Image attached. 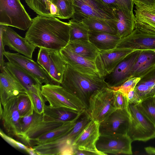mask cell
<instances>
[{"instance_id": "7bdbcfd3", "label": "cell", "mask_w": 155, "mask_h": 155, "mask_svg": "<svg viewBox=\"0 0 155 155\" xmlns=\"http://www.w3.org/2000/svg\"><path fill=\"white\" fill-rule=\"evenodd\" d=\"M134 2L141 3L144 5L155 7V0H133Z\"/></svg>"}, {"instance_id": "4dcf8cb0", "label": "cell", "mask_w": 155, "mask_h": 155, "mask_svg": "<svg viewBox=\"0 0 155 155\" xmlns=\"http://www.w3.org/2000/svg\"><path fill=\"white\" fill-rule=\"evenodd\" d=\"M139 110L155 126V94L136 105Z\"/></svg>"}, {"instance_id": "ac0fdd59", "label": "cell", "mask_w": 155, "mask_h": 155, "mask_svg": "<svg viewBox=\"0 0 155 155\" xmlns=\"http://www.w3.org/2000/svg\"><path fill=\"white\" fill-rule=\"evenodd\" d=\"M0 74V104L19 95L28 93L26 90L4 66Z\"/></svg>"}, {"instance_id": "d6a6232c", "label": "cell", "mask_w": 155, "mask_h": 155, "mask_svg": "<svg viewBox=\"0 0 155 155\" xmlns=\"http://www.w3.org/2000/svg\"><path fill=\"white\" fill-rule=\"evenodd\" d=\"M52 3L57 9L58 18L68 19L74 15L75 12L73 0H52Z\"/></svg>"}, {"instance_id": "7c38bea8", "label": "cell", "mask_w": 155, "mask_h": 155, "mask_svg": "<svg viewBox=\"0 0 155 155\" xmlns=\"http://www.w3.org/2000/svg\"><path fill=\"white\" fill-rule=\"evenodd\" d=\"M134 52L117 48L99 50L95 63L100 76L104 77L111 72L121 61Z\"/></svg>"}, {"instance_id": "f546056e", "label": "cell", "mask_w": 155, "mask_h": 155, "mask_svg": "<svg viewBox=\"0 0 155 155\" xmlns=\"http://www.w3.org/2000/svg\"><path fill=\"white\" fill-rule=\"evenodd\" d=\"M82 111L79 112H72L53 108L49 105H46L43 114L45 116L52 120L66 122L73 120Z\"/></svg>"}, {"instance_id": "8d00e7d4", "label": "cell", "mask_w": 155, "mask_h": 155, "mask_svg": "<svg viewBox=\"0 0 155 155\" xmlns=\"http://www.w3.org/2000/svg\"><path fill=\"white\" fill-rule=\"evenodd\" d=\"M50 52L44 48H40L38 54L37 61L49 74L50 71Z\"/></svg>"}, {"instance_id": "5bb4252c", "label": "cell", "mask_w": 155, "mask_h": 155, "mask_svg": "<svg viewBox=\"0 0 155 155\" xmlns=\"http://www.w3.org/2000/svg\"><path fill=\"white\" fill-rule=\"evenodd\" d=\"M100 135L99 123L92 120L76 137L72 147L74 149L89 152L93 155H104L96 147Z\"/></svg>"}, {"instance_id": "83f0119b", "label": "cell", "mask_w": 155, "mask_h": 155, "mask_svg": "<svg viewBox=\"0 0 155 155\" xmlns=\"http://www.w3.org/2000/svg\"><path fill=\"white\" fill-rule=\"evenodd\" d=\"M134 3L136 5L135 21L155 26V7L138 2Z\"/></svg>"}, {"instance_id": "d4e9b609", "label": "cell", "mask_w": 155, "mask_h": 155, "mask_svg": "<svg viewBox=\"0 0 155 155\" xmlns=\"http://www.w3.org/2000/svg\"><path fill=\"white\" fill-rule=\"evenodd\" d=\"M50 67L49 75L54 84L61 85L67 64L60 51L50 52Z\"/></svg>"}, {"instance_id": "6da1fadb", "label": "cell", "mask_w": 155, "mask_h": 155, "mask_svg": "<svg viewBox=\"0 0 155 155\" xmlns=\"http://www.w3.org/2000/svg\"><path fill=\"white\" fill-rule=\"evenodd\" d=\"M70 30L68 23L52 16L38 15L32 19L25 38L36 47L60 51L70 41Z\"/></svg>"}, {"instance_id": "4fadbf2b", "label": "cell", "mask_w": 155, "mask_h": 155, "mask_svg": "<svg viewBox=\"0 0 155 155\" xmlns=\"http://www.w3.org/2000/svg\"><path fill=\"white\" fill-rule=\"evenodd\" d=\"M141 51H135L128 55L117 65L111 72L104 77L108 87L112 89L118 87L132 78L134 66Z\"/></svg>"}, {"instance_id": "7402d4cb", "label": "cell", "mask_w": 155, "mask_h": 155, "mask_svg": "<svg viewBox=\"0 0 155 155\" xmlns=\"http://www.w3.org/2000/svg\"><path fill=\"white\" fill-rule=\"evenodd\" d=\"M5 66L28 93L41 89L42 84L35 77L21 68L9 61L5 62Z\"/></svg>"}, {"instance_id": "603a6c76", "label": "cell", "mask_w": 155, "mask_h": 155, "mask_svg": "<svg viewBox=\"0 0 155 155\" xmlns=\"http://www.w3.org/2000/svg\"><path fill=\"white\" fill-rule=\"evenodd\" d=\"M116 21L117 35L120 38L130 34L134 29L135 15L133 10L126 9H115Z\"/></svg>"}, {"instance_id": "2e32d148", "label": "cell", "mask_w": 155, "mask_h": 155, "mask_svg": "<svg viewBox=\"0 0 155 155\" xmlns=\"http://www.w3.org/2000/svg\"><path fill=\"white\" fill-rule=\"evenodd\" d=\"M0 37L4 46L32 59L36 47L29 42L25 38L18 34L8 26L0 25Z\"/></svg>"}, {"instance_id": "9a60e30c", "label": "cell", "mask_w": 155, "mask_h": 155, "mask_svg": "<svg viewBox=\"0 0 155 155\" xmlns=\"http://www.w3.org/2000/svg\"><path fill=\"white\" fill-rule=\"evenodd\" d=\"M4 55L9 62L21 68L35 77L40 83L45 84H54L53 81L46 71L37 62L19 53L5 51Z\"/></svg>"}, {"instance_id": "d6986e66", "label": "cell", "mask_w": 155, "mask_h": 155, "mask_svg": "<svg viewBox=\"0 0 155 155\" xmlns=\"http://www.w3.org/2000/svg\"><path fill=\"white\" fill-rule=\"evenodd\" d=\"M60 52L66 64L75 69L87 74L99 75L94 61L83 57L66 47L62 49Z\"/></svg>"}, {"instance_id": "ab89813d", "label": "cell", "mask_w": 155, "mask_h": 155, "mask_svg": "<svg viewBox=\"0 0 155 155\" xmlns=\"http://www.w3.org/2000/svg\"><path fill=\"white\" fill-rule=\"evenodd\" d=\"M135 89L141 100L155 94L152 89L140 80L136 85Z\"/></svg>"}, {"instance_id": "9c48e42d", "label": "cell", "mask_w": 155, "mask_h": 155, "mask_svg": "<svg viewBox=\"0 0 155 155\" xmlns=\"http://www.w3.org/2000/svg\"><path fill=\"white\" fill-rule=\"evenodd\" d=\"M133 140L127 134H101L96 143L97 150L104 155L133 154Z\"/></svg>"}, {"instance_id": "1f68e13d", "label": "cell", "mask_w": 155, "mask_h": 155, "mask_svg": "<svg viewBox=\"0 0 155 155\" xmlns=\"http://www.w3.org/2000/svg\"><path fill=\"white\" fill-rule=\"evenodd\" d=\"M17 107L21 118L31 115L34 113L33 101L28 93L18 96Z\"/></svg>"}, {"instance_id": "e0dca14e", "label": "cell", "mask_w": 155, "mask_h": 155, "mask_svg": "<svg viewBox=\"0 0 155 155\" xmlns=\"http://www.w3.org/2000/svg\"><path fill=\"white\" fill-rule=\"evenodd\" d=\"M65 122L52 120L43 114H38L34 123L23 133L20 140L28 146L31 139L57 128Z\"/></svg>"}, {"instance_id": "30bf717a", "label": "cell", "mask_w": 155, "mask_h": 155, "mask_svg": "<svg viewBox=\"0 0 155 155\" xmlns=\"http://www.w3.org/2000/svg\"><path fill=\"white\" fill-rule=\"evenodd\" d=\"M17 97L8 100L2 105L1 104L0 116L8 135L20 139L23 132L18 109Z\"/></svg>"}, {"instance_id": "4316f807", "label": "cell", "mask_w": 155, "mask_h": 155, "mask_svg": "<svg viewBox=\"0 0 155 155\" xmlns=\"http://www.w3.org/2000/svg\"><path fill=\"white\" fill-rule=\"evenodd\" d=\"M80 21L85 24L90 31L117 35L116 21L92 17L84 18Z\"/></svg>"}, {"instance_id": "74e56055", "label": "cell", "mask_w": 155, "mask_h": 155, "mask_svg": "<svg viewBox=\"0 0 155 155\" xmlns=\"http://www.w3.org/2000/svg\"><path fill=\"white\" fill-rule=\"evenodd\" d=\"M140 80L141 78L140 77H132L127 80L120 86L112 89L120 91L126 96L130 91L135 88Z\"/></svg>"}, {"instance_id": "836d02e7", "label": "cell", "mask_w": 155, "mask_h": 155, "mask_svg": "<svg viewBox=\"0 0 155 155\" xmlns=\"http://www.w3.org/2000/svg\"><path fill=\"white\" fill-rule=\"evenodd\" d=\"M28 5L38 15H50L52 0H25Z\"/></svg>"}, {"instance_id": "d590c367", "label": "cell", "mask_w": 155, "mask_h": 155, "mask_svg": "<svg viewBox=\"0 0 155 155\" xmlns=\"http://www.w3.org/2000/svg\"><path fill=\"white\" fill-rule=\"evenodd\" d=\"M114 9H126L133 10V0H102Z\"/></svg>"}, {"instance_id": "5b68a950", "label": "cell", "mask_w": 155, "mask_h": 155, "mask_svg": "<svg viewBox=\"0 0 155 155\" xmlns=\"http://www.w3.org/2000/svg\"><path fill=\"white\" fill-rule=\"evenodd\" d=\"M32 21L20 0H0V25L25 31Z\"/></svg>"}, {"instance_id": "60d3db41", "label": "cell", "mask_w": 155, "mask_h": 155, "mask_svg": "<svg viewBox=\"0 0 155 155\" xmlns=\"http://www.w3.org/2000/svg\"><path fill=\"white\" fill-rule=\"evenodd\" d=\"M0 134L1 137L6 142L14 148L25 150L26 152L29 150L30 147L25 145L15 140L9 135H7L1 129Z\"/></svg>"}, {"instance_id": "ffe728a7", "label": "cell", "mask_w": 155, "mask_h": 155, "mask_svg": "<svg viewBox=\"0 0 155 155\" xmlns=\"http://www.w3.org/2000/svg\"><path fill=\"white\" fill-rule=\"evenodd\" d=\"M84 110L73 120L65 122L57 128L38 137L31 139L29 142L28 146L32 147L49 143L64 136L73 128L77 120Z\"/></svg>"}, {"instance_id": "8fae6325", "label": "cell", "mask_w": 155, "mask_h": 155, "mask_svg": "<svg viewBox=\"0 0 155 155\" xmlns=\"http://www.w3.org/2000/svg\"><path fill=\"white\" fill-rule=\"evenodd\" d=\"M130 120L128 108L117 109L99 123L101 134H127Z\"/></svg>"}, {"instance_id": "7a4b0ae2", "label": "cell", "mask_w": 155, "mask_h": 155, "mask_svg": "<svg viewBox=\"0 0 155 155\" xmlns=\"http://www.w3.org/2000/svg\"><path fill=\"white\" fill-rule=\"evenodd\" d=\"M61 85L81 101L86 109L93 94L97 90L108 87L104 77L82 73L68 64Z\"/></svg>"}, {"instance_id": "ba28073f", "label": "cell", "mask_w": 155, "mask_h": 155, "mask_svg": "<svg viewBox=\"0 0 155 155\" xmlns=\"http://www.w3.org/2000/svg\"><path fill=\"white\" fill-rule=\"evenodd\" d=\"M75 13L72 18L80 20L92 17L116 21L114 10L102 0H73Z\"/></svg>"}, {"instance_id": "3957f363", "label": "cell", "mask_w": 155, "mask_h": 155, "mask_svg": "<svg viewBox=\"0 0 155 155\" xmlns=\"http://www.w3.org/2000/svg\"><path fill=\"white\" fill-rule=\"evenodd\" d=\"M116 48L133 51L155 52V26L144 23L135 22L132 33L121 38Z\"/></svg>"}, {"instance_id": "52a82bcc", "label": "cell", "mask_w": 155, "mask_h": 155, "mask_svg": "<svg viewBox=\"0 0 155 155\" xmlns=\"http://www.w3.org/2000/svg\"><path fill=\"white\" fill-rule=\"evenodd\" d=\"M128 108L130 120L127 134L133 141L146 142L155 138V126L136 105L129 104Z\"/></svg>"}, {"instance_id": "f35d334b", "label": "cell", "mask_w": 155, "mask_h": 155, "mask_svg": "<svg viewBox=\"0 0 155 155\" xmlns=\"http://www.w3.org/2000/svg\"><path fill=\"white\" fill-rule=\"evenodd\" d=\"M114 91V105L115 107L120 109L128 108L129 104L127 96L120 91Z\"/></svg>"}, {"instance_id": "f1b7e54d", "label": "cell", "mask_w": 155, "mask_h": 155, "mask_svg": "<svg viewBox=\"0 0 155 155\" xmlns=\"http://www.w3.org/2000/svg\"><path fill=\"white\" fill-rule=\"evenodd\" d=\"M68 23L70 26V41L89 40V30L85 24L73 18L69 20Z\"/></svg>"}, {"instance_id": "277c9868", "label": "cell", "mask_w": 155, "mask_h": 155, "mask_svg": "<svg viewBox=\"0 0 155 155\" xmlns=\"http://www.w3.org/2000/svg\"><path fill=\"white\" fill-rule=\"evenodd\" d=\"M41 91L45 101L52 108L77 112L86 109L81 101L61 85L45 84L42 85Z\"/></svg>"}, {"instance_id": "44dd1931", "label": "cell", "mask_w": 155, "mask_h": 155, "mask_svg": "<svg viewBox=\"0 0 155 155\" xmlns=\"http://www.w3.org/2000/svg\"><path fill=\"white\" fill-rule=\"evenodd\" d=\"M155 72V52L141 51L133 69L132 78L143 79Z\"/></svg>"}, {"instance_id": "484cf974", "label": "cell", "mask_w": 155, "mask_h": 155, "mask_svg": "<svg viewBox=\"0 0 155 155\" xmlns=\"http://www.w3.org/2000/svg\"><path fill=\"white\" fill-rule=\"evenodd\" d=\"M66 47L76 54L94 61L99 51L89 40L69 41Z\"/></svg>"}, {"instance_id": "b9f144b4", "label": "cell", "mask_w": 155, "mask_h": 155, "mask_svg": "<svg viewBox=\"0 0 155 155\" xmlns=\"http://www.w3.org/2000/svg\"><path fill=\"white\" fill-rule=\"evenodd\" d=\"M129 104L136 105L141 101L135 88L130 91L126 95Z\"/></svg>"}, {"instance_id": "cb8c5ba5", "label": "cell", "mask_w": 155, "mask_h": 155, "mask_svg": "<svg viewBox=\"0 0 155 155\" xmlns=\"http://www.w3.org/2000/svg\"><path fill=\"white\" fill-rule=\"evenodd\" d=\"M121 38L116 35L89 30V41L99 50L116 48Z\"/></svg>"}, {"instance_id": "8992f818", "label": "cell", "mask_w": 155, "mask_h": 155, "mask_svg": "<svg viewBox=\"0 0 155 155\" xmlns=\"http://www.w3.org/2000/svg\"><path fill=\"white\" fill-rule=\"evenodd\" d=\"M114 90L105 87L93 94L86 109L92 120L100 123L117 109L114 105Z\"/></svg>"}, {"instance_id": "ee69618b", "label": "cell", "mask_w": 155, "mask_h": 155, "mask_svg": "<svg viewBox=\"0 0 155 155\" xmlns=\"http://www.w3.org/2000/svg\"><path fill=\"white\" fill-rule=\"evenodd\" d=\"M146 152L148 154L155 155V147L152 146L147 147L144 148Z\"/></svg>"}, {"instance_id": "e575fe53", "label": "cell", "mask_w": 155, "mask_h": 155, "mask_svg": "<svg viewBox=\"0 0 155 155\" xmlns=\"http://www.w3.org/2000/svg\"><path fill=\"white\" fill-rule=\"evenodd\" d=\"M31 96L34 104V112L43 114L46 106L45 101L41 93V89L28 93Z\"/></svg>"}]
</instances>
